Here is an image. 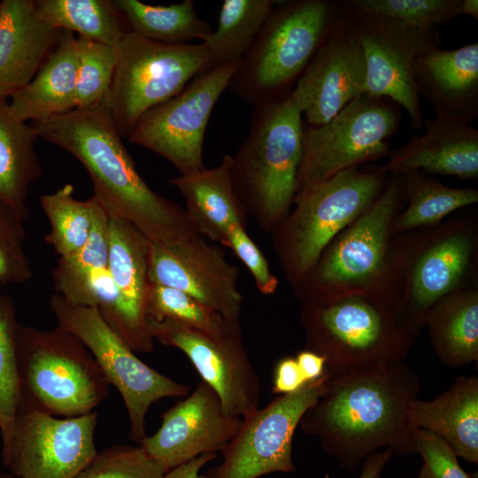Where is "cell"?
I'll return each instance as SVG.
<instances>
[{
	"mask_svg": "<svg viewBox=\"0 0 478 478\" xmlns=\"http://www.w3.org/2000/svg\"><path fill=\"white\" fill-rule=\"evenodd\" d=\"M420 390L419 376L405 362L370 373L328 376L324 392L299 426L318 437L346 471L382 447L398 456L414 454L409 410Z\"/></svg>",
	"mask_w": 478,
	"mask_h": 478,
	"instance_id": "1",
	"label": "cell"
},
{
	"mask_svg": "<svg viewBox=\"0 0 478 478\" xmlns=\"http://www.w3.org/2000/svg\"><path fill=\"white\" fill-rule=\"evenodd\" d=\"M31 125L38 137L84 166L93 197L109 218L130 222L160 246L197 233L185 209L152 190L140 176L107 109H74Z\"/></svg>",
	"mask_w": 478,
	"mask_h": 478,
	"instance_id": "2",
	"label": "cell"
},
{
	"mask_svg": "<svg viewBox=\"0 0 478 478\" xmlns=\"http://www.w3.org/2000/svg\"><path fill=\"white\" fill-rule=\"evenodd\" d=\"M405 204L403 174H389L376 200L330 242L293 289L301 304L351 296L400 302L394 223Z\"/></svg>",
	"mask_w": 478,
	"mask_h": 478,
	"instance_id": "3",
	"label": "cell"
},
{
	"mask_svg": "<svg viewBox=\"0 0 478 478\" xmlns=\"http://www.w3.org/2000/svg\"><path fill=\"white\" fill-rule=\"evenodd\" d=\"M305 349L323 356L329 377L370 373L404 362L420 332L397 299L351 296L302 304Z\"/></svg>",
	"mask_w": 478,
	"mask_h": 478,
	"instance_id": "4",
	"label": "cell"
},
{
	"mask_svg": "<svg viewBox=\"0 0 478 478\" xmlns=\"http://www.w3.org/2000/svg\"><path fill=\"white\" fill-rule=\"evenodd\" d=\"M303 116L290 95L255 106L231 176L248 216L271 234L294 204L303 157Z\"/></svg>",
	"mask_w": 478,
	"mask_h": 478,
	"instance_id": "5",
	"label": "cell"
},
{
	"mask_svg": "<svg viewBox=\"0 0 478 478\" xmlns=\"http://www.w3.org/2000/svg\"><path fill=\"white\" fill-rule=\"evenodd\" d=\"M346 1L278 0L228 88L254 106L290 95Z\"/></svg>",
	"mask_w": 478,
	"mask_h": 478,
	"instance_id": "6",
	"label": "cell"
},
{
	"mask_svg": "<svg viewBox=\"0 0 478 478\" xmlns=\"http://www.w3.org/2000/svg\"><path fill=\"white\" fill-rule=\"evenodd\" d=\"M477 250L474 212L458 213L434 226L397 234L400 308L410 326L420 333L437 302L476 285Z\"/></svg>",
	"mask_w": 478,
	"mask_h": 478,
	"instance_id": "7",
	"label": "cell"
},
{
	"mask_svg": "<svg viewBox=\"0 0 478 478\" xmlns=\"http://www.w3.org/2000/svg\"><path fill=\"white\" fill-rule=\"evenodd\" d=\"M17 367L19 409L76 417L96 411L110 392L90 351L58 326L42 330L19 325Z\"/></svg>",
	"mask_w": 478,
	"mask_h": 478,
	"instance_id": "8",
	"label": "cell"
},
{
	"mask_svg": "<svg viewBox=\"0 0 478 478\" xmlns=\"http://www.w3.org/2000/svg\"><path fill=\"white\" fill-rule=\"evenodd\" d=\"M389 176L376 165L349 168L295 202V208L271 233L274 251L292 289L330 242L376 200Z\"/></svg>",
	"mask_w": 478,
	"mask_h": 478,
	"instance_id": "9",
	"label": "cell"
},
{
	"mask_svg": "<svg viewBox=\"0 0 478 478\" xmlns=\"http://www.w3.org/2000/svg\"><path fill=\"white\" fill-rule=\"evenodd\" d=\"M107 110L122 138L151 108L181 93L212 68L203 42L165 44L130 30L117 46Z\"/></svg>",
	"mask_w": 478,
	"mask_h": 478,
	"instance_id": "10",
	"label": "cell"
},
{
	"mask_svg": "<svg viewBox=\"0 0 478 478\" xmlns=\"http://www.w3.org/2000/svg\"><path fill=\"white\" fill-rule=\"evenodd\" d=\"M401 119L400 106L391 99L361 94L327 123L304 127L294 204L342 171L387 158L388 140Z\"/></svg>",
	"mask_w": 478,
	"mask_h": 478,
	"instance_id": "11",
	"label": "cell"
},
{
	"mask_svg": "<svg viewBox=\"0 0 478 478\" xmlns=\"http://www.w3.org/2000/svg\"><path fill=\"white\" fill-rule=\"evenodd\" d=\"M58 326L76 336L90 351L110 385L120 392L129 419V438L139 442L146 435L150 406L165 397H185L189 386L143 362L112 330L96 307L67 303L58 294L50 299Z\"/></svg>",
	"mask_w": 478,
	"mask_h": 478,
	"instance_id": "12",
	"label": "cell"
},
{
	"mask_svg": "<svg viewBox=\"0 0 478 478\" xmlns=\"http://www.w3.org/2000/svg\"><path fill=\"white\" fill-rule=\"evenodd\" d=\"M238 65L218 66L197 76L181 93L147 111L128 140L168 160L180 175L205 168L207 123Z\"/></svg>",
	"mask_w": 478,
	"mask_h": 478,
	"instance_id": "13",
	"label": "cell"
},
{
	"mask_svg": "<svg viewBox=\"0 0 478 478\" xmlns=\"http://www.w3.org/2000/svg\"><path fill=\"white\" fill-rule=\"evenodd\" d=\"M328 375L305 383L298 390L278 395L264 408L242 420L222 460L204 478H258L275 472L294 473L292 442L305 412L326 389Z\"/></svg>",
	"mask_w": 478,
	"mask_h": 478,
	"instance_id": "14",
	"label": "cell"
},
{
	"mask_svg": "<svg viewBox=\"0 0 478 478\" xmlns=\"http://www.w3.org/2000/svg\"><path fill=\"white\" fill-rule=\"evenodd\" d=\"M96 411L69 418L19 409L2 444L4 466L17 478H74L97 453Z\"/></svg>",
	"mask_w": 478,
	"mask_h": 478,
	"instance_id": "15",
	"label": "cell"
},
{
	"mask_svg": "<svg viewBox=\"0 0 478 478\" xmlns=\"http://www.w3.org/2000/svg\"><path fill=\"white\" fill-rule=\"evenodd\" d=\"M154 340L181 351L218 395L224 412L244 419L259 408L261 382L243 343L239 320L209 335L170 320H149Z\"/></svg>",
	"mask_w": 478,
	"mask_h": 478,
	"instance_id": "16",
	"label": "cell"
},
{
	"mask_svg": "<svg viewBox=\"0 0 478 478\" xmlns=\"http://www.w3.org/2000/svg\"><path fill=\"white\" fill-rule=\"evenodd\" d=\"M349 6L366 62L364 94L391 99L406 111L412 128H421L414 68L420 56L440 47L439 32Z\"/></svg>",
	"mask_w": 478,
	"mask_h": 478,
	"instance_id": "17",
	"label": "cell"
},
{
	"mask_svg": "<svg viewBox=\"0 0 478 478\" xmlns=\"http://www.w3.org/2000/svg\"><path fill=\"white\" fill-rule=\"evenodd\" d=\"M148 277L151 283L187 293L226 319L240 318L239 269L220 246L197 233L166 246L149 241Z\"/></svg>",
	"mask_w": 478,
	"mask_h": 478,
	"instance_id": "18",
	"label": "cell"
},
{
	"mask_svg": "<svg viewBox=\"0 0 478 478\" xmlns=\"http://www.w3.org/2000/svg\"><path fill=\"white\" fill-rule=\"evenodd\" d=\"M346 4L290 93L310 127L327 123L364 94L366 62Z\"/></svg>",
	"mask_w": 478,
	"mask_h": 478,
	"instance_id": "19",
	"label": "cell"
},
{
	"mask_svg": "<svg viewBox=\"0 0 478 478\" xmlns=\"http://www.w3.org/2000/svg\"><path fill=\"white\" fill-rule=\"evenodd\" d=\"M161 418L159 428L138 443L165 473L202 454L221 452L243 420L227 416L218 395L203 381Z\"/></svg>",
	"mask_w": 478,
	"mask_h": 478,
	"instance_id": "20",
	"label": "cell"
},
{
	"mask_svg": "<svg viewBox=\"0 0 478 478\" xmlns=\"http://www.w3.org/2000/svg\"><path fill=\"white\" fill-rule=\"evenodd\" d=\"M149 240L130 222L109 218L108 269L116 303L106 323L135 351L154 349L146 311Z\"/></svg>",
	"mask_w": 478,
	"mask_h": 478,
	"instance_id": "21",
	"label": "cell"
},
{
	"mask_svg": "<svg viewBox=\"0 0 478 478\" xmlns=\"http://www.w3.org/2000/svg\"><path fill=\"white\" fill-rule=\"evenodd\" d=\"M426 132L390 150L381 169L389 174L414 171L478 179V130L463 122L436 117L426 120Z\"/></svg>",
	"mask_w": 478,
	"mask_h": 478,
	"instance_id": "22",
	"label": "cell"
},
{
	"mask_svg": "<svg viewBox=\"0 0 478 478\" xmlns=\"http://www.w3.org/2000/svg\"><path fill=\"white\" fill-rule=\"evenodd\" d=\"M61 34L41 19L35 1L0 3V100L11 97L34 78Z\"/></svg>",
	"mask_w": 478,
	"mask_h": 478,
	"instance_id": "23",
	"label": "cell"
},
{
	"mask_svg": "<svg viewBox=\"0 0 478 478\" xmlns=\"http://www.w3.org/2000/svg\"><path fill=\"white\" fill-rule=\"evenodd\" d=\"M414 84L436 117L470 124L478 117V43L424 53L415 65Z\"/></svg>",
	"mask_w": 478,
	"mask_h": 478,
	"instance_id": "24",
	"label": "cell"
},
{
	"mask_svg": "<svg viewBox=\"0 0 478 478\" xmlns=\"http://www.w3.org/2000/svg\"><path fill=\"white\" fill-rule=\"evenodd\" d=\"M92 198L89 239L78 251L59 257L52 279L56 294L67 303L103 310L115 303L116 290L108 269L109 217Z\"/></svg>",
	"mask_w": 478,
	"mask_h": 478,
	"instance_id": "25",
	"label": "cell"
},
{
	"mask_svg": "<svg viewBox=\"0 0 478 478\" xmlns=\"http://www.w3.org/2000/svg\"><path fill=\"white\" fill-rule=\"evenodd\" d=\"M232 156L219 165L168 180L185 201V211L197 232L205 239L226 245L232 226L246 227L248 216L231 176Z\"/></svg>",
	"mask_w": 478,
	"mask_h": 478,
	"instance_id": "26",
	"label": "cell"
},
{
	"mask_svg": "<svg viewBox=\"0 0 478 478\" xmlns=\"http://www.w3.org/2000/svg\"><path fill=\"white\" fill-rule=\"evenodd\" d=\"M412 428L443 439L458 457L478 462V379L460 376L433 400L415 399L409 410Z\"/></svg>",
	"mask_w": 478,
	"mask_h": 478,
	"instance_id": "27",
	"label": "cell"
},
{
	"mask_svg": "<svg viewBox=\"0 0 478 478\" xmlns=\"http://www.w3.org/2000/svg\"><path fill=\"white\" fill-rule=\"evenodd\" d=\"M77 44L73 33L62 31L58 43L34 78L11 96L10 109L19 120L35 122L75 109Z\"/></svg>",
	"mask_w": 478,
	"mask_h": 478,
	"instance_id": "28",
	"label": "cell"
},
{
	"mask_svg": "<svg viewBox=\"0 0 478 478\" xmlns=\"http://www.w3.org/2000/svg\"><path fill=\"white\" fill-rule=\"evenodd\" d=\"M32 125L18 120L9 104L0 100V205L21 220L28 216L27 196L42 174Z\"/></svg>",
	"mask_w": 478,
	"mask_h": 478,
	"instance_id": "29",
	"label": "cell"
},
{
	"mask_svg": "<svg viewBox=\"0 0 478 478\" xmlns=\"http://www.w3.org/2000/svg\"><path fill=\"white\" fill-rule=\"evenodd\" d=\"M431 346L439 360L452 368L478 360V289L467 287L444 297L428 313Z\"/></svg>",
	"mask_w": 478,
	"mask_h": 478,
	"instance_id": "30",
	"label": "cell"
},
{
	"mask_svg": "<svg viewBox=\"0 0 478 478\" xmlns=\"http://www.w3.org/2000/svg\"><path fill=\"white\" fill-rule=\"evenodd\" d=\"M405 209L395 220L396 234L434 226L478 202V191L446 186L420 171L403 174Z\"/></svg>",
	"mask_w": 478,
	"mask_h": 478,
	"instance_id": "31",
	"label": "cell"
},
{
	"mask_svg": "<svg viewBox=\"0 0 478 478\" xmlns=\"http://www.w3.org/2000/svg\"><path fill=\"white\" fill-rule=\"evenodd\" d=\"M37 12L50 27L117 47L129 32L114 0H36Z\"/></svg>",
	"mask_w": 478,
	"mask_h": 478,
	"instance_id": "32",
	"label": "cell"
},
{
	"mask_svg": "<svg viewBox=\"0 0 478 478\" xmlns=\"http://www.w3.org/2000/svg\"><path fill=\"white\" fill-rule=\"evenodd\" d=\"M278 0H225L217 29L202 42L212 67L240 64L250 50Z\"/></svg>",
	"mask_w": 478,
	"mask_h": 478,
	"instance_id": "33",
	"label": "cell"
},
{
	"mask_svg": "<svg viewBox=\"0 0 478 478\" xmlns=\"http://www.w3.org/2000/svg\"><path fill=\"white\" fill-rule=\"evenodd\" d=\"M130 30L165 44L204 41L213 31L195 9L192 0L169 5H150L137 0H114Z\"/></svg>",
	"mask_w": 478,
	"mask_h": 478,
	"instance_id": "34",
	"label": "cell"
},
{
	"mask_svg": "<svg viewBox=\"0 0 478 478\" xmlns=\"http://www.w3.org/2000/svg\"><path fill=\"white\" fill-rule=\"evenodd\" d=\"M73 187L66 184L40 197L41 206L50 226L45 242L59 257L81 249L87 243L92 227V197L81 201L73 196Z\"/></svg>",
	"mask_w": 478,
	"mask_h": 478,
	"instance_id": "35",
	"label": "cell"
},
{
	"mask_svg": "<svg viewBox=\"0 0 478 478\" xmlns=\"http://www.w3.org/2000/svg\"><path fill=\"white\" fill-rule=\"evenodd\" d=\"M77 81L75 109H107L118 60L117 47L76 37Z\"/></svg>",
	"mask_w": 478,
	"mask_h": 478,
	"instance_id": "36",
	"label": "cell"
},
{
	"mask_svg": "<svg viewBox=\"0 0 478 478\" xmlns=\"http://www.w3.org/2000/svg\"><path fill=\"white\" fill-rule=\"evenodd\" d=\"M146 311L149 320H170L209 335L223 333L233 320L211 311L187 293L150 282Z\"/></svg>",
	"mask_w": 478,
	"mask_h": 478,
	"instance_id": "37",
	"label": "cell"
},
{
	"mask_svg": "<svg viewBox=\"0 0 478 478\" xmlns=\"http://www.w3.org/2000/svg\"><path fill=\"white\" fill-rule=\"evenodd\" d=\"M355 10L397 19L420 29L437 30L459 15L461 0H347Z\"/></svg>",
	"mask_w": 478,
	"mask_h": 478,
	"instance_id": "38",
	"label": "cell"
},
{
	"mask_svg": "<svg viewBox=\"0 0 478 478\" xmlns=\"http://www.w3.org/2000/svg\"><path fill=\"white\" fill-rule=\"evenodd\" d=\"M0 283V411L11 425L20 406L17 367L18 334L12 297Z\"/></svg>",
	"mask_w": 478,
	"mask_h": 478,
	"instance_id": "39",
	"label": "cell"
},
{
	"mask_svg": "<svg viewBox=\"0 0 478 478\" xmlns=\"http://www.w3.org/2000/svg\"><path fill=\"white\" fill-rule=\"evenodd\" d=\"M165 474L140 445L117 444L97 452L74 478H163Z\"/></svg>",
	"mask_w": 478,
	"mask_h": 478,
	"instance_id": "40",
	"label": "cell"
},
{
	"mask_svg": "<svg viewBox=\"0 0 478 478\" xmlns=\"http://www.w3.org/2000/svg\"><path fill=\"white\" fill-rule=\"evenodd\" d=\"M23 220L0 205V283H24L33 276L25 251Z\"/></svg>",
	"mask_w": 478,
	"mask_h": 478,
	"instance_id": "41",
	"label": "cell"
},
{
	"mask_svg": "<svg viewBox=\"0 0 478 478\" xmlns=\"http://www.w3.org/2000/svg\"><path fill=\"white\" fill-rule=\"evenodd\" d=\"M416 452L423 465L415 478H470L460 466L458 456L439 436L430 431L413 430Z\"/></svg>",
	"mask_w": 478,
	"mask_h": 478,
	"instance_id": "42",
	"label": "cell"
},
{
	"mask_svg": "<svg viewBox=\"0 0 478 478\" xmlns=\"http://www.w3.org/2000/svg\"><path fill=\"white\" fill-rule=\"evenodd\" d=\"M226 247H228L251 272L257 289L263 295L275 293L279 280L270 269L263 252L251 240L246 227L235 225L229 228Z\"/></svg>",
	"mask_w": 478,
	"mask_h": 478,
	"instance_id": "43",
	"label": "cell"
},
{
	"mask_svg": "<svg viewBox=\"0 0 478 478\" xmlns=\"http://www.w3.org/2000/svg\"><path fill=\"white\" fill-rule=\"evenodd\" d=\"M306 382L295 358L280 359L274 368L273 393L283 395L295 392Z\"/></svg>",
	"mask_w": 478,
	"mask_h": 478,
	"instance_id": "44",
	"label": "cell"
},
{
	"mask_svg": "<svg viewBox=\"0 0 478 478\" xmlns=\"http://www.w3.org/2000/svg\"><path fill=\"white\" fill-rule=\"evenodd\" d=\"M295 358L306 382L315 381L325 374L326 359L323 356L304 349Z\"/></svg>",
	"mask_w": 478,
	"mask_h": 478,
	"instance_id": "45",
	"label": "cell"
},
{
	"mask_svg": "<svg viewBox=\"0 0 478 478\" xmlns=\"http://www.w3.org/2000/svg\"><path fill=\"white\" fill-rule=\"evenodd\" d=\"M217 456L215 453L202 454L166 472L163 478H204V475H200L201 469Z\"/></svg>",
	"mask_w": 478,
	"mask_h": 478,
	"instance_id": "46",
	"label": "cell"
},
{
	"mask_svg": "<svg viewBox=\"0 0 478 478\" xmlns=\"http://www.w3.org/2000/svg\"><path fill=\"white\" fill-rule=\"evenodd\" d=\"M392 451L389 449L379 450L369 455L365 460L358 478H381L382 473L389 462Z\"/></svg>",
	"mask_w": 478,
	"mask_h": 478,
	"instance_id": "47",
	"label": "cell"
},
{
	"mask_svg": "<svg viewBox=\"0 0 478 478\" xmlns=\"http://www.w3.org/2000/svg\"><path fill=\"white\" fill-rule=\"evenodd\" d=\"M466 14L478 19V1L477 0H461L459 5V15Z\"/></svg>",
	"mask_w": 478,
	"mask_h": 478,
	"instance_id": "48",
	"label": "cell"
},
{
	"mask_svg": "<svg viewBox=\"0 0 478 478\" xmlns=\"http://www.w3.org/2000/svg\"><path fill=\"white\" fill-rule=\"evenodd\" d=\"M12 425L0 411V431L2 434V444L4 443L10 436Z\"/></svg>",
	"mask_w": 478,
	"mask_h": 478,
	"instance_id": "49",
	"label": "cell"
},
{
	"mask_svg": "<svg viewBox=\"0 0 478 478\" xmlns=\"http://www.w3.org/2000/svg\"><path fill=\"white\" fill-rule=\"evenodd\" d=\"M0 478H17L12 474H0Z\"/></svg>",
	"mask_w": 478,
	"mask_h": 478,
	"instance_id": "50",
	"label": "cell"
}]
</instances>
